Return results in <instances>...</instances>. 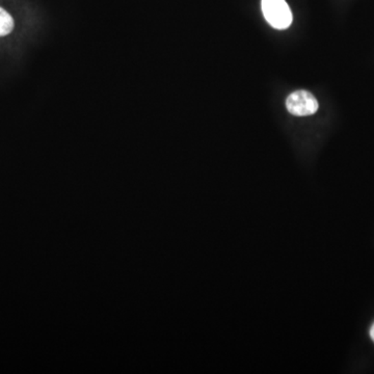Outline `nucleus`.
I'll return each instance as SVG.
<instances>
[{"instance_id":"nucleus-4","label":"nucleus","mask_w":374,"mask_h":374,"mask_svg":"<svg viewBox=\"0 0 374 374\" xmlns=\"http://www.w3.org/2000/svg\"><path fill=\"white\" fill-rule=\"evenodd\" d=\"M370 338L373 339V341L374 342V323H373V325H371V328H370Z\"/></svg>"},{"instance_id":"nucleus-2","label":"nucleus","mask_w":374,"mask_h":374,"mask_svg":"<svg viewBox=\"0 0 374 374\" xmlns=\"http://www.w3.org/2000/svg\"><path fill=\"white\" fill-rule=\"evenodd\" d=\"M286 107L291 115L306 117L314 115L318 111V102L310 92L301 89L288 96Z\"/></svg>"},{"instance_id":"nucleus-1","label":"nucleus","mask_w":374,"mask_h":374,"mask_svg":"<svg viewBox=\"0 0 374 374\" xmlns=\"http://www.w3.org/2000/svg\"><path fill=\"white\" fill-rule=\"evenodd\" d=\"M266 21L277 30H286L292 23V13L285 0H262Z\"/></svg>"},{"instance_id":"nucleus-3","label":"nucleus","mask_w":374,"mask_h":374,"mask_svg":"<svg viewBox=\"0 0 374 374\" xmlns=\"http://www.w3.org/2000/svg\"><path fill=\"white\" fill-rule=\"evenodd\" d=\"M14 28L12 16L4 8H0V37L10 34Z\"/></svg>"}]
</instances>
